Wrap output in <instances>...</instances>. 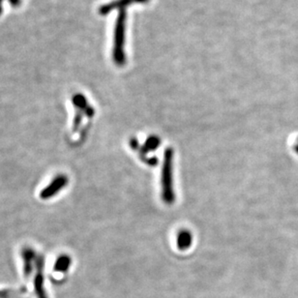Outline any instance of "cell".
<instances>
[{
	"label": "cell",
	"mask_w": 298,
	"mask_h": 298,
	"mask_svg": "<svg viewBox=\"0 0 298 298\" xmlns=\"http://www.w3.org/2000/svg\"><path fill=\"white\" fill-rule=\"evenodd\" d=\"M125 22H126V11L125 9L120 10L115 29H114V45L112 56L113 60L118 66H123L126 62L124 53V40H125Z\"/></svg>",
	"instance_id": "obj_1"
},
{
	"label": "cell",
	"mask_w": 298,
	"mask_h": 298,
	"mask_svg": "<svg viewBox=\"0 0 298 298\" xmlns=\"http://www.w3.org/2000/svg\"><path fill=\"white\" fill-rule=\"evenodd\" d=\"M68 182L69 179L67 175H65V174L56 175L54 178L51 180V183L49 185H47L40 192V197L44 201L50 200L51 197L55 196L56 194H58L63 188L66 187L68 185Z\"/></svg>",
	"instance_id": "obj_2"
},
{
	"label": "cell",
	"mask_w": 298,
	"mask_h": 298,
	"mask_svg": "<svg viewBox=\"0 0 298 298\" xmlns=\"http://www.w3.org/2000/svg\"><path fill=\"white\" fill-rule=\"evenodd\" d=\"M37 273L35 275L34 288L37 298H48L44 285V257L39 256L37 259Z\"/></svg>",
	"instance_id": "obj_3"
},
{
	"label": "cell",
	"mask_w": 298,
	"mask_h": 298,
	"mask_svg": "<svg viewBox=\"0 0 298 298\" xmlns=\"http://www.w3.org/2000/svg\"><path fill=\"white\" fill-rule=\"evenodd\" d=\"M23 262H24V273L25 277L28 278L33 269V261H34L35 252L30 247H25L22 252Z\"/></svg>",
	"instance_id": "obj_4"
},
{
	"label": "cell",
	"mask_w": 298,
	"mask_h": 298,
	"mask_svg": "<svg viewBox=\"0 0 298 298\" xmlns=\"http://www.w3.org/2000/svg\"><path fill=\"white\" fill-rule=\"evenodd\" d=\"M72 102L78 111L85 112L88 117L93 116L94 110L87 104V101L83 94H75L72 98Z\"/></svg>",
	"instance_id": "obj_5"
},
{
	"label": "cell",
	"mask_w": 298,
	"mask_h": 298,
	"mask_svg": "<svg viewBox=\"0 0 298 298\" xmlns=\"http://www.w3.org/2000/svg\"><path fill=\"white\" fill-rule=\"evenodd\" d=\"M72 260L68 255H60L53 265V270L55 272H66L71 265Z\"/></svg>",
	"instance_id": "obj_6"
},
{
	"label": "cell",
	"mask_w": 298,
	"mask_h": 298,
	"mask_svg": "<svg viewBox=\"0 0 298 298\" xmlns=\"http://www.w3.org/2000/svg\"><path fill=\"white\" fill-rule=\"evenodd\" d=\"M190 243H191L190 233H188V232H181L178 236L179 248L185 249V248L190 246Z\"/></svg>",
	"instance_id": "obj_7"
},
{
	"label": "cell",
	"mask_w": 298,
	"mask_h": 298,
	"mask_svg": "<svg viewBox=\"0 0 298 298\" xmlns=\"http://www.w3.org/2000/svg\"><path fill=\"white\" fill-rule=\"evenodd\" d=\"M82 120H83V111H78L77 110V113L74 117V122H73V127H72V131L75 133L78 130V128L81 126L82 123Z\"/></svg>",
	"instance_id": "obj_8"
},
{
	"label": "cell",
	"mask_w": 298,
	"mask_h": 298,
	"mask_svg": "<svg viewBox=\"0 0 298 298\" xmlns=\"http://www.w3.org/2000/svg\"><path fill=\"white\" fill-rule=\"evenodd\" d=\"M13 292L11 290H0V298H12Z\"/></svg>",
	"instance_id": "obj_9"
},
{
	"label": "cell",
	"mask_w": 298,
	"mask_h": 298,
	"mask_svg": "<svg viewBox=\"0 0 298 298\" xmlns=\"http://www.w3.org/2000/svg\"><path fill=\"white\" fill-rule=\"evenodd\" d=\"M9 1H10V4L14 7H17L21 3V0H9Z\"/></svg>",
	"instance_id": "obj_10"
},
{
	"label": "cell",
	"mask_w": 298,
	"mask_h": 298,
	"mask_svg": "<svg viewBox=\"0 0 298 298\" xmlns=\"http://www.w3.org/2000/svg\"><path fill=\"white\" fill-rule=\"evenodd\" d=\"M134 2H140V3H145V2H147L148 0H133Z\"/></svg>",
	"instance_id": "obj_11"
},
{
	"label": "cell",
	"mask_w": 298,
	"mask_h": 298,
	"mask_svg": "<svg viewBox=\"0 0 298 298\" xmlns=\"http://www.w3.org/2000/svg\"><path fill=\"white\" fill-rule=\"evenodd\" d=\"M2 0H0V15H1V13H2Z\"/></svg>",
	"instance_id": "obj_12"
},
{
	"label": "cell",
	"mask_w": 298,
	"mask_h": 298,
	"mask_svg": "<svg viewBox=\"0 0 298 298\" xmlns=\"http://www.w3.org/2000/svg\"><path fill=\"white\" fill-rule=\"evenodd\" d=\"M295 150H296V152L298 153V140L297 142H296V145H295Z\"/></svg>",
	"instance_id": "obj_13"
}]
</instances>
